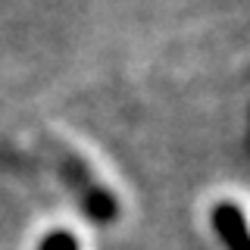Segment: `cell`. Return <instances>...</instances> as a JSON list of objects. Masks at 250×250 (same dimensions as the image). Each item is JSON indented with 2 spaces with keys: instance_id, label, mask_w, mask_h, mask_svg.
<instances>
[{
  "instance_id": "3957f363",
  "label": "cell",
  "mask_w": 250,
  "mask_h": 250,
  "mask_svg": "<svg viewBox=\"0 0 250 250\" xmlns=\"http://www.w3.org/2000/svg\"><path fill=\"white\" fill-rule=\"evenodd\" d=\"M41 250H82L78 247V238L69 231H53L41 241Z\"/></svg>"
},
{
  "instance_id": "7a4b0ae2",
  "label": "cell",
  "mask_w": 250,
  "mask_h": 250,
  "mask_svg": "<svg viewBox=\"0 0 250 250\" xmlns=\"http://www.w3.org/2000/svg\"><path fill=\"white\" fill-rule=\"evenodd\" d=\"M213 229L225 250H250L247 247V219L241 213V207L234 203H219L213 209Z\"/></svg>"
},
{
  "instance_id": "6da1fadb",
  "label": "cell",
  "mask_w": 250,
  "mask_h": 250,
  "mask_svg": "<svg viewBox=\"0 0 250 250\" xmlns=\"http://www.w3.org/2000/svg\"><path fill=\"white\" fill-rule=\"evenodd\" d=\"M41 150L47 156V163L53 166V172L60 175V182L72 191L78 207H82L94 222L106 225V222H116V219H119V200H116L113 188L94 172V166L72 144H66V141H60L53 135H44Z\"/></svg>"
}]
</instances>
